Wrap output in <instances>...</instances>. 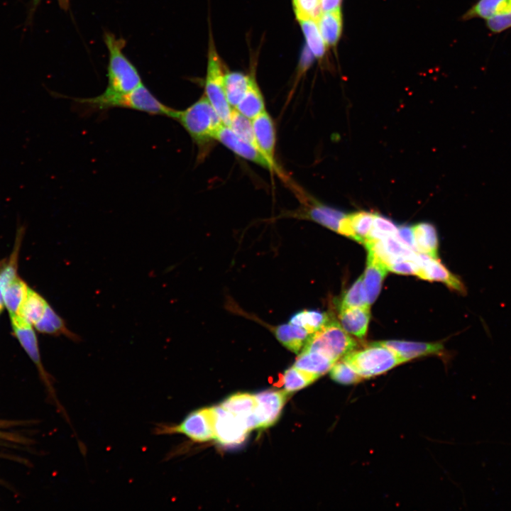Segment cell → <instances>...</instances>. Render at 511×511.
<instances>
[{"label": "cell", "mask_w": 511, "mask_h": 511, "mask_svg": "<svg viewBox=\"0 0 511 511\" xmlns=\"http://www.w3.org/2000/svg\"><path fill=\"white\" fill-rule=\"evenodd\" d=\"M73 100L81 104L87 112L123 108L170 118L174 111L157 99L143 83L133 91L119 96L103 98L99 95L91 98H75Z\"/></svg>", "instance_id": "1"}, {"label": "cell", "mask_w": 511, "mask_h": 511, "mask_svg": "<svg viewBox=\"0 0 511 511\" xmlns=\"http://www.w3.org/2000/svg\"><path fill=\"white\" fill-rule=\"evenodd\" d=\"M104 42L109 50L108 83L99 96L109 98L133 91L143 82L137 69L123 53L125 40L107 33L104 35Z\"/></svg>", "instance_id": "2"}, {"label": "cell", "mask_w": 511, "mask_h": 511, "mask_svg": "<svg viewBox=\"0 0 511 511\" xmlns=\"http://www.w3.org/2000/svg\"><path fill=\"white\" fill-rule=\"evenodd\" d=\"M170 118L180 123L200 153L224 124L205 95L183 110L174 109Z\"/></svg>", "instance_id": "3"}, {"label": "cell", "mask_w": 511, "mask_h": 511, "mask_svg": "<svg viewBox=\"0 0 511 511\" xmlns=\"http://www.w3.org/2000/svg\"><path fill=\"white\" fill-rule=\"evenodd\" d=\"M362 379L381 375L402 363L400 357L390 348L379 341L373 342L365 348L354 350L343 358Z\"/></svg>", "instance_id": "4"}, {"label": "cell", "mask_w": 511, "mask_h": 511, "mask_svg": "<svg viewBox=\"0 0 511 511\" xmlns=\"http://www.w3.org/2000/svg\"><path fill=\"white\" fill-rule=\"evenodd\" d=\"M356 347V341L341 324L329 319L322 328L309 335L302 350L319 352L336 362Z\"/></svg>", "instance_id": "5"}, {"label": "cell", "mask_w": 511, "mask_h": 511, "mask_svg": "<svg viewBox=\"0 0 511 511\" xmlns=\"http://www.w3.org/2000/svg\"><path fill=\"white\" fill-rule=\"evenodd\" d=\"M215 407H205L189 413L177 424L161 423L156 425V435L183 434L194 442L215 439Z\"/></svg>", "instance_id": "6"}, {"label": "cell", "mask_w": 511, "mask_h": 511, "mask_svg": "<svg viewBox=\"0 0 511 511\" xmlns=\"http://www.w3.org/2000/svg\"><path fill=\"white\" fill-rule=\"evenodd\" d=\"M224 75L219 56L211 45L209 53L207 72L205 80V97L224 125L229 126L233 109L226 97Z\"/></svg>", "instance_id": "7"}, {"label": "cell", "mask_w": 511, "mask_h": 511, "mask_svg": "<svg viewBox=\"0 0 511 511\" xmlns=\"http://www.w3.org/2000/svg\"><path fill=\"white\" fill-rule=\"evenodd\" d=\"M462 18L483 19L490 32L502 33L511 28V0H478Z\"/></svg>", "instance_id": "8"}, {"label": "cell", "mask_w": 511, "mask_h": 511, "mask_svg": "<svg viewBox=\"0 0 511 511\" xmlns=\"http://www.w3.org/2000/svg\"><path fill=\"white\" fill-rule=\"evenodd\" d=\"M214 140L239 157L260 165L270 172L280 174L278 167L272 163L257 146L239 136L229 126L222 124L216 131Z\"/></svg>", "instance_id": "9"}, {"label": "cell", "mask_w": 511, "mask_h": 511, "mask_svg": "<svg viewBox=\"0 0 511 511\" xmlns=\"http://www.w3.org/2000/svg\"><path fill=\"white\" fill-rule=\"evenodd\" d=\"M215 413V439L225 446L242 443L250 432L244 420L220 405Z\"/></svg>", "instance_id": "10"}, {"label": "cell", "mask_w": 511, "mask_h": 511, "mask_svg": "<svg viewBox=\"0 0 511 511\" xmlns=\"http://www.w3.org/2000/svg\"><path fill=\"white\" fill-rule=\"evenodd\" d=\"M9 317L13 335L28 355L29 358L35 364L40 371L41 377L44 379L50 391H51V394L53 395V387L50 380L48 379L49 375L47 374L42 364L38 339L34 331V327L18 314L9 315Z\"/></svg>", "instance_id": "11"}, {"label": "cell", "mask_w": 511, "mask_h": 511, "mask_svg": "<svg viewBox=\"0 0 511 511\" xmlns=\"http://www.w3.org/2000/svg\"><path fill=\"white\" fill-rule=\"evenodd\" d=\"M416 262L419 265L416 275L419 278L430 281L441 282L451 290L460 294L466 293V287L461 280L450 272L437 258L418 252Z\"/></svg>", "instance_id": "12"}, {"label": "cell", "mask_w": 511, "mask_h": 511, "mask_svg": "<svg viewBox=\"0 0 511 511\" xmlns=\"http://www.w3.org/2000/svg\"><path fill=\"white\" fill-rule=\"evenodd\" d=\"M295 216L309 219L338 233L340 222L346 215L342 211L308 197Z\"/></svg>", "instance_id": "13"}, {"label": "cell", "mask_w": 511, "mask_h": 511, "mask_svg": "<svg viewBox=\"0 0 511 511\" xmlns=\"http://www.w3.org/2000/svg\"><path fill=\"white\" fill-rule=\"evenodd\" d=\"M257 405L256 416L258 428L273 425L279 418L286 401L287 392L285 390H265L255 395Z\"/></svg>", "instance_id": "14"}, {"label": "cell", "mask_w": 511, "mask_h": 511, "mask_svg": "<svg viewBox=\"0 0 511 511\" xmlns=\"http://www.w3.org/2000/svg\"><path fill=\"white\" fill-rule=\"evenodd\" d=\"M256 145L260 150L275 165L276 135L272 118L265 111L251 120Z\"/></svg>", "instance_id": "15"}, {"label": "cell", "mask_w": 511, "mask_h": 511, "mask_svg": "<svg viewBox=\"0 0 511 511\" xmlns=\"http://www.w3.org/2000/svg\"><path fill=\"white\" fill-rule=\"evenodd\" d=\"M256 405L255 395L244 392L233 394L220 405L225 410L244 420L250 431L258 428L256 416Z\"/></svg>", "instance_id": "16"}, {"label": "cell", "mask_w": 511, "mask_h": 511, "mask_svg": "<svg viewBox=\"0 0 511 511\" xmlns=\"http://www.w3.org/2000/svg\"><path fill=\"white\" fill-rule=\"evenodd\" d=\"M388 271L386 264L375 253L368 251L367 265L363 275V282L370 305L377 299Z\"/></svg>", "instance_id": "17"}, {"label": "cell", "mask_w": 511, "mask_h": 511, "mask_svg": "<svg viewBox=\"0 0 511 511\" xmlns=\"http://www.w3.org/2000/svg\"><path fill=\"white\" fill-rule=\"evenodd\" d=\"M373 216L363 211L346 214L340 222L338 233L364 243L371 231Z\"/></svg>", "instance_id": "18"}, {"label": "cell", "mask_w": 511, "mask_h": 511, "mask_svg": "<svg viewBox=\"0 0 511 511\" xmlns=\"http://www.w3.org/2000/svg\"><path fill=\"white\" fill-rule=\"evenodd\" d=\"M392 350L405 363L418 357L439 354L442 352L443 345L439 343H422L405 341H379Z\"/></svg>", "instance_id": "19"}, {"label": "cell", "mask_w": 511, "mask_h": 511, "mask_svg": "<svg viewBox=\"0 0 511 511\" xmlns=\"http://www.w3.org/2000/svg\"><path fill=\"white\" fill-rule=\"evenodd\" d=\"M370 307L340 308L341 326L348 334L363 339L370 321Z\"/></svg>", "instance_id": "20"}, {"label": "cell", "mask_w": 511, "mask_h": 511, "mask_svg": "<svg viewBox=\"0 0 511 511\" xmlns=\"http://www.w3.org/2000/svg\"><path fill=\"white\" fill-rule=\"evenodd\" d=\"M335 363L336 361L319 352L302 350L293 366L317 379L329 372Z\"/></svg>", "instance_id": "21"}, {"label": "cell", "mask_w": 511, "mask_h": 511, "mask_svg": "<svg viewBox=\"0 0 511 511\" xmlns=\"http://www.w3.org/2000/svg\"><path fill=\"white\" fill-rule=\"evenodd\" d=\"M37 331L41 334L60 336L64 335L74 341H79L78 335L71 331L66 326L64 319L48 304L43 317L33 325Z\"/></svg>", "instance_id": "22"}, {"label": "cell", "mask_w": 511, "mask_h": 511, "mask_svg": "<svg viewBox=\"0 0 511 511\" xmlns=\"http://www.w3.org/2000/svg\"><path fill=\"white\" fill-rule=\"evenodd\" d=\"M23 233V229L21 227L18 231L12 253L5 260L0 261V314L4 308L3 290L11 282L18 276V260Z\"/></svg>", "instance_id": "23"}, {"label": "cell", "mask_w": 511, "mask_h": 511, "mask_svg": "<svg viewBox=\"0 0 511 511\" xmlns=\"http://www.w3.org/2000/svg\"><path fill=\"white\" fill-rule=\"evenodd\" d=\"M274 334L284 346L295 353L301 352L310 335L302 327L290 323L277 326Z\"/></svg>", "instance_id": "24"}, {"label": "cell", "mask_w": 511, "mask_h": 511, "mask_svg": "<svg viewBox=\"0 0 511 511\" xmlns=\"http://www.w3.org/2000/svg\"><path fill=\"white\" fill-rule=\"evenodd\" d=\"M414 244L417 252L437 258L438 238L435 228L429 223H419L412 226Z\"/></svg>", "instance_id": "25"}, {"label": "cell", "mask_w": 511, "mask_h": 511, "mask_svg": "<svg viewBox=\"0 0 511 511\" xmlns=\"http://www.w3.org/2000/svg\"><path fill=\"white\" fill-rule=\"evenodd\" d=\"M234 109L251 120L265 111L263 97L254 79L251 78L246 92Z\"/></svg>", "instance_id": "26"}, {"label": "cell", "mask_w": 511, "mask_h": 511, "mask_svg": "<svg viewBox=\"0 0 511 511\" xmlns=\"http://www.w3.org/2000/svg\"><path fill=\"white\" fill-rule=\"evenodd\" d=\"M48 304L40 294L29 287L18 315L33 326L43 317Z\"/></svg>", "instance_id": "27"}, {"label": "cell", "mask_w": 511, "mask_h": 511, "mask_svg": "<svg viewBox=\"0 0 511 511\" xmlns=\"http://www.w3.org/2000/svg\"><path fill=\"white\" fill-rule=\"evenodd\" d=\"M317 23L325 43L328 45L336 44L341 32L340 10L322 12Z\"/></svg>", "instance_id": "28"}, {"label": "cell", "mask_w": 511, "mask_h": 511, "mask_svg": "<svg viewBox=\"0 0 511 511\" xmlns=\"http://www.w3.org/2000/svg\"><path fill=\"white\" fill-rule=\"evenodd\" d=\"M251 77L241 72H228L224 75V84L226 99L234 109L244 96Z\"/></svg>", "instance_id": "29"}, {"label": "cell", "mask_w": 511, "mask_h": 511, "mask_svg": "<svg viewBox=\"0 0 511 511\" xmlns=\"http://www.w3.org/2000/svg\"><path fill=\"white\" fill-rule=\"evenodd\" d=\"M29 286L19 276L11 282L3 290L4 307L9 315L18 314Z\"/></svg>", "instance_id": "30"}, {"label": "cell", "mask_w": 511, "mask_h": 511, "mask_svg": "<svg viewBox=\"0 0 511 511\" xmlns=\"http://www.w3.org/2000/svg\"><path fill=\"white\" fill-rule=\"evenodd\" d=\"M329 319L326 313L317 310H302L294 314L289 323L302 327L312 334L322 328Z\"/></svg>", "instance_id": "31"}, {"label": "cell", "mask_w": 511, "mask_h": 511, "mask_svg": "<svg viewBox=\"0 0 511 511\" xmlns=\"http://www.w3.org/2000/svg\"><path fill=\"white\" fill-rule=\"evenodd\" d=\"M317 378L295 366L287 369L282 375L284 390L287 393L300 390L315 381Z\"/></svg>", "instance_id": "32"}, {"label": "cell", "mask_w": 511, "mask_h": 511, "mask_svg": "<svg viewBox=\"0 0 511 511\" xmlns=\"http://www.w3.org/2000/svg\"><path fill=\"white\" fill-rule=\"evenodd\" d=\"M307 40L309 49L316 57H322L325 52V42L314 20L299 21Z\"/></svg>", "instance_id": "33"}, {"label": "cell", "mask_w": 511, "mask_h": 511, "mask_svg": "<svg viewBox=\"0 0 511 511\" xmlns=\"http://www.w3.org/2000/svg\"><path fill=\"white\" fill-rule=\"evenodd\" d=\"M370 307L363 282V275L353 283L344 295L340 308Z\"/></svg>", "instance_id": "34"}, {"label": "cell", "mask_w": 511, "mask_h": 511, "mask_svg": "<svg viewBox=\"0 0 511 511\" xmlns=\"http://www.w3.org/2000/svg\"><path fill=\"white\" fill-rule=\"evenodd\" d=\"M331 378L336 382L350 385L361 380V376L345 361H337L331 368Z\"/></svg>", "instance_id": "35"}, {"label": "cell", "mask_w": 511, "mask_h": 511, "mask_svg": "<svg viewBox=\"0 0 511 511\" xmlns=\"http://www.w3.org/2000/svg\"><path fill=\"white\" fill-rule=\"evenodd\" d=\"M297 18L299 21L317 19L322 13L321 0H292Z\"/></svg>", "instance_id": "36"}, {"label": "cell", "mask_w": 511, "mask_h": 511, "mask_svg": "<svg viewBox=\"0 0 511 511\" xmlns=\"http://www.w3.org/2000/svg\"><path fill=\"white\" fill-rule=\"evenodd\" d=\"M229 126L239 136L257 146L251 120L243 116L234 109L231 116Z\"/></svg>", "instance_id": "37"}, {"label": "cell", "mask_w": 511, "mask_h": 511, "mask_svg": "<svg viewBox=\"0 0 511 511\" xmlns=\"http://www.w3.org/2000/svg\"><path fill=\"white\" fill-rule=\"evenodd\" d=\"M397 231V226L391 220L383 216L374 214L373 226L366 241L378 240L389 236H395Z\"/></svg>", "instance_id": "38"}, {"label": "cell", "mask_w": 511, "mask_h": 511, "mask_svg": "<svg viewBox=\"0 0 511 511\" xmlns=\"http://www.w3.org/2000/svg\"><path fill=\"white\" fill-rule=\"evenodd\" d=\"M389 271L398 274L417 275L419 265L414 259L401 258L387 265Z\"/></svg>", "instance_id": "39"}, {"label": "cell", "mask_w": 511, "mask_h": 511, "mask_svg": "<svg viewBox=\"0 0 511 511\" xmlns=\"http://www.w3.org/2000/svg\"><path fill=\"white\" fill-rule=\"evenodd\" d=\"M395 236L406 247L413 251L417 252L414 244L412 227L405 226H397Z\"/></svg>", "instance_id": "40"}, {"label": "cell", "mask_w": 511, "mask_h": 511, "mask_svg": "<svg viewBox=\"0 0 511 511\" xmlns=\"http://www.w3.org/2000/svg\"><path fill=\"white\" fill-rule=\"evenodd\" d=\"M341 0H321L322 12H327L339 9Z\"/></svg>", "instance_id": "41"}, {"label": "cell", "mask_w": 511, "mask_h": 511, "mask_svg": "<svg viewBox=\"0 0 511 511\" xmlns=\"http://www.w3.org/2000/svg\"><path fill=\"white\" fill-rule=\"evenodd\" d=\"M313 60V55L309 48H305L302 54L301 58V70H306L309 65L312 63Z\"/></svg>", "instance_id": "42"}, {"label": "cell", "mask_w": 511, "mask_h": 511, "mask_svg": "<svg viewBox=\"0 0 511 511\" xmlns=\"http://www.w3.org/2000/svg\"><path fill=\"white\" fill-rule=\"evenodd\" d=\"M60 7L65 10L69 8V0H57Z\"/></svg>", "instance_id": "43"}]
</instances>
